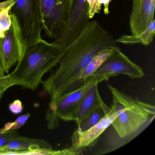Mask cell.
<instances>
[{"instance_id":"obj_19","label":"cell","mask_w":155,"mask_h":155,"mask_svg":"<svg viewBox=\"0 0 155 155\" xmlns=\"http://www.w3.org/2000/svg\"><path fill=\"white\" fill-rule=\"evenodd\" d=\"M87 2L88 5V17L91 20L100 12L102 5L99 3L98 0H87Z\"/></svg>"},{"instance_id":"obj_26","label":"cell","mask_w":155,"mask_h":155,"mask_svg":"<svg viewBox=\"0 0 155 155\" xmlns=\"http://www.w3.org/2000/svg\"><path fill=\"white\" fill-rule=\"evenodd\" d=\"M6 32L3 31L1 27L0 26V38L3 39L5 38Z\"/></svg>"},{"instance_id":"obj_8","label":"cell","mask_w":155,"mask_h":155,"mask_svg":"<svg viewBox=\"0 0 155 155\" xmlns=\"http://www.w3.org/2000/svg\"><path fill=\"white\" fill-rule=\"evenodd\" d=\"M10 14L11 26L2 42V61L6 74L21 59L27 47L16 17Z\"/></svg>"},{"instance_id":"obj_17","label":"cell","mask_w":155,"mask_h":155,"mask_svg":"<svg viewBox=\"0 0 155 155\" xmlns=\"http://www.w3.org/2000/svg\"><path fill=\"white\" fill-rule=\"evenodd\" d=\"M14 2L8 7L0 10V26L2 30L5 32L9 29L11 26L12 18L10 12Z\"/></svg>"},{"instance_id":"obj_9","label":"cell","mask_w":155,"mask_h":155,"mask_svg":"<svg viewBox=\"0 0 155 155\" xmlns=\"http://www.w3.org/2000/svg\"><path fill=\"white\" fill-rule=\"evenodd\" d=\"M112 54L101 64L93 76L124 74L130 78L138 79L145 76L143 69L132 62L117 46L112 48Z\"/></svg>"},{"instance_id":"obj_10","label":"cell","mask_w":155,"mask_h":155,"mask_svg":"<svg viewBox=\"0 0 155 155\" xmlns=\"http://www.w3.org/2000/svg\"><path fill=\"white\" fill-rule=\"evenodd\" d=\"M117 116V112L110 107L109 112L92 127L83 131L75 130L71 137V147L77 150L82 151L86 148L93 147Z\"/></svg>"},{"instance_id":"obj_15","label":"cell","mask_w":155,"mask_h":155,"mask_svg":"<svg viewBox=\"0 0 155 155\" xmlns=\"http://www.w3.org/2000/svg\"><path fill=\"white\" fill-rule=\"evenodd\" d=\"M155 19L149 24L148 27L142 33L137 35H123L116 39L117 43L127 45L140 44L147 46L152 43L155 36Z\"/></svg>"},{"instance_id":"obj_11","label":"cell","mask_w":155,"mask_h":155,"mask_svg":"<svg viewBox=\"0 0 155 155\" xmlns=\"http://www.w3.org/2000/svg\"><path fill=\"white\" fill-rule=\"evenodd\" d=\"M155 0H133L130 17L131 34L142 33L154 20Z\"/></svg>"},{"instance_id":"obj_14","label":"cell","mask_w":155,"mask_h":155,"mask_svg":"<svg viewBox=\"0 0 155 155\" xmlns=\"http://www.w3.org/2000/svg\"><path fill=\"white\" fill-rule=\"evenodd\" d=\"M51 149V145L46 140L25 137L16 133L10 139L0 153L4 151H27Z\"/></svg>"},{"instance_id":"obj_22","label":"cell","mask_w":155,"mask_h":155,"mask_svg":"<svg viewBox=\"0 0 155 155\" xmlns=\"http://www.w3.org/2000/svg\"><path fill=\"white\" fill-rule=\"evenodd\" d=\"M14 86V83L8 74L0 77V89L2 91L5 92L8 89Z\"/></svg>"},{"instance_id":"obj_25","label":"cell","mask_w":155,"mask_h":155,"mask_svg":"<svg viewBox=\"0 0 155 155\" xmlns=\"http://www.w3.org/2000/svg\"><path fill=\"white\" fill-rule=\"evenodd\" d=\"M15 0H7L6 1L1 2L0 3V10L4 8L8 7L9 5L15 2Z\"/></svg>"},{"instance_id":"obj_18","label":"cell","mask_w":155,"mask_h":155,"mask_svg":"<svg viewBox=\"0 0 155 155\" xmlns=\"http://www.w3.org/2000/svg\"><path fill=\"white\" fill-rule=\"evenodd\" d=\"M30 116L29 113L24 114L19 117L14 122H9L4 125L5 131H8L11 130H17L25 124Z\"/></svg>"},{"instance_id":"obj_20","label":"cell","mask_w":155,"mask_h":155,"mask_svg":"<svg viewBox=\"0 0 155 155\" xmlns=\"http://www.w3.org/2000/svg\"><path fill=\"white\" fill-rule=\"evenodd\" d=\"M16 133H17L15 130H11L0 134V152L8 144L10 139Z\"/></svg>"},{"instance_id":"obj_23","label":"cell","mask_w":155,"mask_h":155,"mask_svg":"<svg viewBox=\"0 0 155 155\" xmlns=\"http://www.w3.org/2000/svg\"><path fill=\"white\" fill-rule=\"evenodd\" d=\"M99 3L101 5L104 6V13L105 15L109 14V4L111 2V0H98Z\"/></svg>"},{"instance_id":"obj_24","label":"cell","mask_w":155,"mask_h":155,"mask_svg":"<svg viewBox=\"0 0 155 155\" xmlns=\"http://www.w3.org/2000/svg\"><path fill=\"white\" fill-rule=\"evenodd\" d=\"M2 39L0 38V77L5 76L6 74L3 69L2 61Z\"/></svg>"},{"instance_id":"obj_13","label":"cell","mask_w":155,"mask_h":155,"mask_svg":"<svg viewBox=\"0 0 155 155\" xmlns=\"http://www.w3.org/2000/svg\"><path fill=\"white\" fill-rule=\"evenodd\" d=\"M98 85L91 87L79 102L72 117V121H75L77 124L95 107L105 103L99 92Z\"/></svg>"},{"instance_id":"obj_16","label":"cell","mask_w":155,"mask_h":155,"mask_svg":"<svg viewBox=\"0 0 155 155\" xmlns=\"http://www.w3.org/2000/svg\"><path fill=\"white\" fill-rule=\"evenodd\" d=\"M110 110V107H109L105 103L95 107L77 124L78 128L76 130L85 131L92 127L97 124Z\"/></svg>"},{"instance_id":"obj_6","label":"cell","mask_w":155,"mask_h":155,"mask_svg":"<svg viewBox=\"0 0 155 155\" xmlns=\"http://www.w3.org/2000/svg\"><path fill=\"white\" fill-rule=\"evenodd\" d=\"M42 28L53 41L59 37L68 15L70 0H39Z\"/></svg>"},{"instance_id":"obj_27","label":"cell","mask_w":155,"mask_h":155,"mask_svg":"<svg viewBox=\"0 0 155 155\" xmlns=\"http://www.w3.org/2000/svg\"><path fill=\"white\" fill-rule=\"evenodd\" d=\"M4 93H5L4 91H2V90L0 89V100H1L2 97V95H3V94H4Z\"/></svg>"},{"instance_id":"obj_4","label":"cell","mask_w":155,"mask_h":155,"mask_svg":"<svg viewBox=\"0 0 155 155\" xmlns=\"http://www.w3.org/2000/svg\"><path fill=\"white\" fill-rule=\"evenodd\" d=\"M113 75L93 76L78 89L67 93L50 102L45 119L50 129L57 127L61 120L64 121H72L73 114L81 98L94 85L103 81H107Z\"/></svg>"},{"instance_id":"obj_7","label":"cell","mask_w":155,"mask_h":155,"mask_svg":"<svg viewBox=\"0 0 155 155\" xmlns=\"http://www.w3.org/2000/svg\"><path fill=\"white\" fill-rule=\"evenodd\" d=\"M90 20L87 0H70L66 24L59 37L53 42L64 48L78 36Z\"/></svg>"},{"instance_id":"obj_12","label":"cell","mask_w":155,"mask_h":155,"mask_svg":"<svg viewBox=\"0 0 155 155\" xmlns=\"http://www.w3.org/2000/svg\"><path fill=\"white\" fill-rule=\"evenodd\" d=\"M112 52V48L105 49L100 51L77 78L64 89L61 96L81 87L87 80L93 76L96 70Z\"/></svg>"},{"instance_id":"obj_5","label":"cell","mask_w":155,"mask_h":155,"mask_svg":"<svg viewBox=\"0 0 155 155\" xmlns=\"http://www.w3.org/2000/svg\"><path fill=\"white\" fill-rule=\"evenodd\" d=\"M10 13L18 21L26 46L42 40V17L39 0H15Z\"/></svg>"},{"instance_id":"obj_2","label":"cell","mask_w":155,"mask_h":155,"mask_svg":"<svg viewBox=\"0 0 155 155\" xmlns=\"http://www.w3.org/2000/svg\"><path fill=\"white\" fill-rule=\"evenodd\" d=\"M111 93V108L118 116L109 127L105 148L99 154L117 150L135 139L152 123L155 117L154 105L143 102L107 84Z\"/></svg>"},{"instance_id":"obj_3","label":"cell","mask_w":155,"mask_h":155,"mask_svg":"<svg viewBox=\"0 0 155 155\" xmlns=\"http://www.w3.org/2000/svg\"><path fill=\"white\" fill-rule=\"evenodd\" d=\"M63 51L59 44L43 39L27 46L15 69L8 74L14 86L37 89L43 76L58 66Z\"/></svg>"},{"instance_id":"obj_21","label":"cell","mask_w":155,"mask_h":155,"mask_svg":"<svg viewBox=\"0 0 155 155\" xmlns=\"http://www.w3.org/2000/svg\"><path fill=\"white\" fill-rule=\"evenodd\" d=\"M23 105L20 100H15L9 104L8 108L10 111L14 114H20L23 110Z\"/></svg>"},{"instance_id":"obj_1","label":"cell","mask_w":155,"mask_h":155,"mask_svg":"<svg viewBox=\"0 0 155 155\" xmlns=\"http://www.w3.org/2000/svg\"><path fill=\"white\" fill-rule=\"evenodd\" d=\"M116 39L97 21L90 20L78 36L63 48L58 68L42 81L52 102L60 97L73 81L102 50L116 47Z\"/></svg>"}]
</instances>
